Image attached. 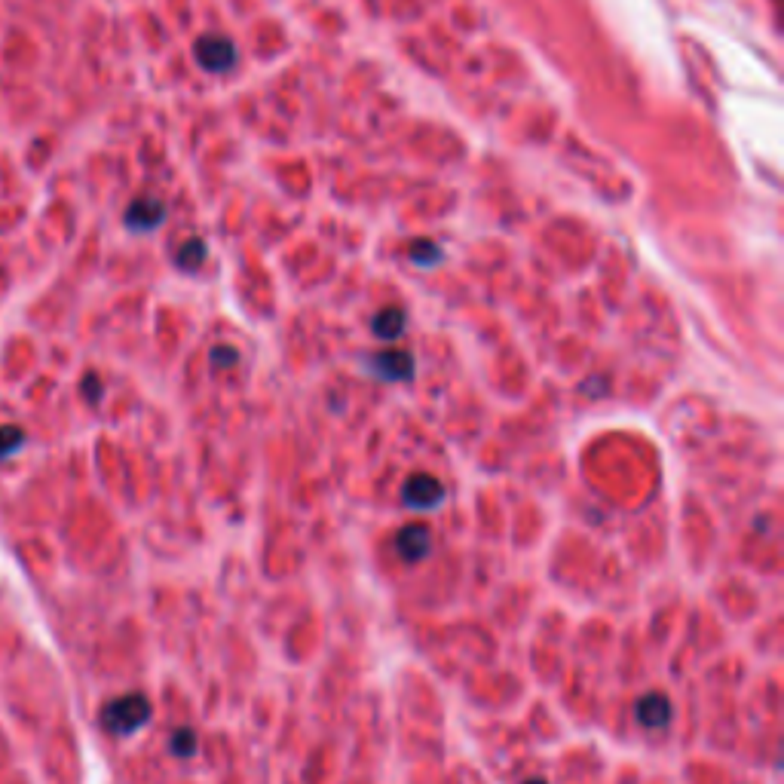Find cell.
Here are the masks:
<instances>
[{
    "label": "cell",
    "mask_w": 784,
    "mask_h": 784,
    "mask_svg": "<svg viewBox=\"0 0 784 784\" xmlns=\"http://www.w3.org/2000/svg\"><path fill=\"white\" fill-rule=\"evenodd\" d=\"M405 310L399 307H386L374 316V334L383 337V340H396L402 331H405Z\"/></svg>",
    "instance_id": "cell-8"
},
{
    "label": "cell",
    "mask_w": 784,
    "mask_h": 784,
    "mask_svg": "<svg viewBox=\"0 0 784 784\" xmlns=\"http://www.w3.org/2000/svg\"><path fill=\"white\" fill-rule=\"evenodd\" d=\"M196 62L212 74H224L236 65V43L224 34H206L196 40Z\"/></svg>",
    "instance_id": "cell-2"
},
{
    "label": "cell",
    "mask_w": 784,
    "mask_h": 784,
    "mask_svg": "<svg viewBox=\"0 0 784 784\" xmlns=\"http://www.w3.org/2000/svg\"><path fill=\"white\" fill-rule=\"evenodd\" d=\"M374 368H377L386 380H405V377H411L414 362H411V356L402 353V350H386V353H377V356H374Z\"/></svg>",
    "instance_id": "cell-7"
},
{
    "label": "cell",
    "mask_w": 784,
    "mask_h": 784,
    "mask_svg": "<svg viewBox=\"0 0 784 784\" xmlns=\"http://www.w3.org/2000/svg\"><path fill=\"white\" fill-rule=\"evenodd\" d=\"M147 717H151V702L141 693L120 696L102 708V726L114 735H132L135 729H141L147 723Z\"/></svg>",
    "instance_id": "cell-1"
},
{
    "label": "cell",
    "mask_w": 784,
    "mask_h": 784,
    "mask_svg": "<svg viewBox=\"0 0 784 784\" xmlns=\"http://www.w3.org/2000/svg\"><path fill=\"white\" fill-rule=\"evenodd\" d=\"M172 754H178V757H193L196 754V735L190 729H178L172 735Z\"/></svg>",
    "instance_id": "cell-11"
},
{
    "label": "cell",
    "mask_w": 784,
    "mask_h": 784,
    "mask_svg": "<svg viewBox=\"0 0 784 784\" xmlns=\"http://www.w3.org/2000/svg\"><path fill=\"white\" fill-rule=\"evenodd\" d=\"M432 549V533L426 524H405L399 533H396V552L405 558V561H423Z\"/></svg>",
    "instance_id": "cell-4"
},
{
    "label": "cell",
    "mask_w": 784,
    "mask_h": 784,
    "mask_svg": "<svg viewBox=\"0 0 784 784\" xmlns=\"http://www.w3.org/2000/svg\"><path fill=\"white\" fill-rule=\"evenodd\" d=\"M83 392H86V396H89L92 402H95L98 396H102V383H98L95 374H86V377H83Z\"/></svg>",
    "instance_id": "cell-14"
},
{
    "label": "cell",
    "mask_w": 784,
    "mask_h": 784,
    "mask_svg": "<svg viewBox=\"0 0 784 784\" xmlns=\"http://www.w3.org/2000/svg\"><path fill=\"white\" fill-rule=\"evenodd\" d=\"M236 362H239L236 347H215V350H212V365H215V368H233Z\"/></svg>",
    "instance_id": "cell-13"
},
{
    "label": "cell",
    "mask_w": 784,
    "mask_h": 784,
    "mask_svg": "<svg viewBox=\"0 0 784 784\" xmlns=\"http://www.w3.org/2000/svg\"><path fill=\"white\" fill-rule=\"evenodd\" d=\"M411 258H414L417 264H426V267H429V264H435V261L441 258V252H438L435 242H426V239H423V242H417L414 249H411Z\"/></svg>",
    "instance_id": "cell-12"
},
{
    "label": "cell",
    "mask_w": 784,
    "mask_h": 784,
    "mask_svg": "<svg viewBox=\"0 0 784 784\" xmlns=\"http://www.w3.org/2000/svg\"><path fill=\"white\" fill-rule=\"evenodd\" d=\"M166 218V206L160 200H154V196H144V200H135L129 209H126V224L138 233H147V230H154L160 227Z\"/></svg>",
    "instance_id": "cell-5"
},
{
    "label": "cell",
    "mask_w": 784,
    "mask_h": 784,
    "mask_svg": "<svg viewBox=\"0 0 784 784\" xmlns=\"http://www.w3.org/2000/svg\"><path fill=\"white\" fill-rule=\"evenodd\" d=\"M634 714H637V720H641V726L662 729L671 720V702L665 696H659V693H647L641 702H637Z\"/></svg>",
    "instance_id": "cell-6"
},
{
    "label": "cell",
    "mask_w": 784,
    "mask_h": 784,
    "mask_svg": "<svg viewBox=\"0 0 784 784\" xmlns=\"http://www.w3.org/2000/svg\"><path fill=\"white\" fill-rule=\"evenodd\" d=\"M178 267L181 270H196L203 261H206V242L203 239H187L181 245V252H178Z\"/></svg>",
    "instance_id": "cell-9"
},
{
    "label": "cell",
    "mask_w": 784,
    "mask_h": 784,
    "mask_svg": "<svg viewBox=\"0 0 784 784\" xmlns=\"http://www.w3.org/2000/svg\"><path fill=\"white\" fill-rule=\"evenodd\" d=\"M402 500L405 506L411 509H435L441 500H445V487L441 481L429 472H420V475H411L402 487Z\"/></svg>",
    "instance_id": "cell-3"
},
{
    "label": "cell",
    "mask_w": 784,
    "mask_h": 784,
    "mask_svg": "<svg viewBox=\"0 0 784 784\" xmlns=\"http://www.w3.org/2000/svg\"><path fill=\"white\" fill-rule=\"evenodd\" d=\"M22 445H25V432H22V426H13V423H4V426H0V460L13 457Z\"/></svg>",
    "instance_id": "cell-10"
},
{
    "label": "cell",
    "mask_w": 784,
    "mask_h": 784,
    "mask_svg": "<svg viewBox=\"0 0 784 784\" xmlns=\"http://www.w3.org/2000/svg\"><path fill=\"white\" fill-rule=\"evenodd\" d=\"M524 784H549V781H543V778H533V781H524Z\"/></svg>",
    "instance_id": "cell-15"
}]
</instances>
